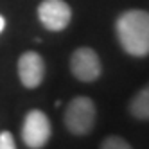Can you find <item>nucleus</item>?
<instances>
[{
	"label": "nucleus",
	"mask_w": 149,
	"mask_h": 149,
	"mask_svg": "<svg viewBox=\"0 0 149 149\" xmlns=\"http://www.w3.org/2000/svg\"><path fill=\"white\" fill-rule=\"evenodd\" d=\"M117 40L130 56L144 58L149 54V13L130 9L115 22Z\"/></svg>",
	"instance_id": "f257e3e1"
},
{
	"label": "nucleus",
	"mask_w": 149,
	"mask_h": 149,
	"mask_svg": "<svg viewBox=\"0 0 149 149\" xmlns=\"http://www.w3.org/2000/svg\"><path fill=\"white\" fill-rule=\"evenodd\" d=\"M95 124V104L90 97H76L65 110V126L74 135H86Z\"/></svg>",
	"instance_id": "f03ea898"
},
{
	"label": "nucleus",
	"mask_w": 149,
	"mask_h": 149,
	"mask_svg": "<svg viewBox=\"0 0 149 149\" xmlns=\"http://www.w3.org/2000/svg\"><path fill=\"white\" fill-rule=\"evenodd\" d=\"M50 138V120L41 110H31L22 126V140L31 149L43 147Z\"/></svg>",
	"instance_id": "7ed1b4c3"
},
{
	"label": "nucleus",
	"mask_w": 149,
	"mask_h": 149,
	"mask_svg": "<svg viewBox=\"0 0 149 149\" xmlns=\"http://www.w3.org/2000/svg\"><path fill=\"white\" fill-rule=\"evenodd\" d=\"M70 70L74 77L83 83H92L101 76V59L90 47H79L70 56Z\"/></svg>",
	"instance_id": "20e7f679"
},
{
	"label": "nucleus",
	"mask_w": 149,
	"mask_h": 149,
	"mask_svg": "<svg viewBox=\"0 0 149 149\" xmlns=\"http://www.w3.org/2000/svg\"><path fill=\"white\" fill-rule=\"evenodd\" d=\"M38 18L45 29L58 33L72 20V9L65 0H43L38 7Z\"/></svg>",
	"instance_id": "39448f33"
},
{
	"label": "nucleus",
	"mask_w": 149,
	"mask_h": 149,
	"mask_svg": "<svg viewBox=\"0 0 149 149\" xmlns=\"http://www.w3.org/2000/svg\"><path fill=\"white\" fill-rule=\"evenodd\" d=\"M18 76L25 88H36L45 77V61L38 52H24L18 59Z\"/></svg>",
	"instance_id": "423d86ee"
},
{
	"label": "nucleus",
	"mask_w": 149,
	"mask_h": 149,
	"mask_svg": "<svg viewBox=\"0 0 149 149\" xmlns=\"http://www.w3.org/2000/svg\"><path fill=\"white\" fill-rule=\"evenodd\" d=\"M130 113L135 119L149 120V84L144 86L130 102Z\"/></svg>",
	"instance_id": "0eeeda50"
},
{
	"label": "nucleus",
	"mask_w": 149,
	"mask_h": 149,
	"mask_svg": "<svg viewBox=\"0 0 149 149\" xmlns=\"http://www.w3.org/2000/svg\"><path fill=\"white\" fill-rule=\"evenodd\" d=\"M101 149H133V147L120 136H108L101 144Z\"/></svg>",
	"instance_id": "6e6552de"
},
{
	"label": "nucleus",
	"mask_w": 149,
	"mask_h": 149,
	"mask_svg": "<svg viewBox=\"0 0 149 149\" xmlns=\"http://www.w3.org/2000/svg\"><path fill=\"white\" fill-rule=\"evenodd\" d=\"M0 149H16L15 138L11 131H2L0 133Z\"/></svg>",
	"instance_id": "1a4fd4ad"
},
{
	"label": "nucleus",
	"mask_w": 149,
	"mask_h": 149,
	"mask_svg": "<svg viewBox=\"0 0 149 149\" xmlns=\"http://www.w3.org/2000/svg\"><path fill=\"white\" fill-rule=\"evenodd\" d=\"M4 29H6V18H4L2 15H0V33H2Z\"/></svg>",
	"instance_id": "9d476101"
}]
</instances>
